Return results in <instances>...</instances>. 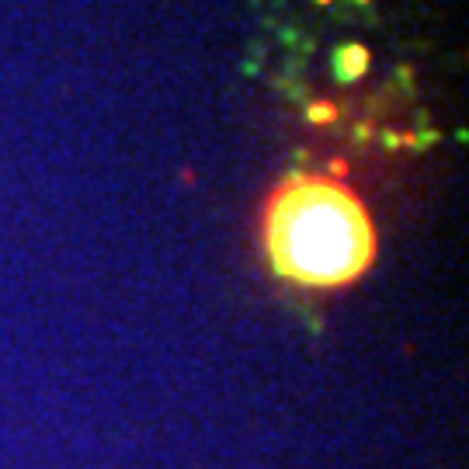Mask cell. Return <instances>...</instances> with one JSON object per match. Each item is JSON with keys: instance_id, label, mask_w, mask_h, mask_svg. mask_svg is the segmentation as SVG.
<instances>
[{"instance_id": "3957f363", "label": "cell", "mask_w": 469, "mask_h": 469, "mask_svg": "<svg viewBox=\"0 0 469 469\" xmlns=\"http://www.w3.org/2000/svg\"><path fill=\"white\" fill-rule=\"evenodd\" d=\"M306 115H310V122H331V118H337V108L334 105H313Z\"/></svg>"}, {"instance_id": "6da1fadb", "label": "cell", "mask_w": 469, "mask_h": 469, "mask_svg": "<svg viewBox=\"0 0 469 469\" xmlns=\"http://www.w3.org/2000/svg\"><path fill=\"white\" fill-rule=\"evenodd\" d=\"M265 250L271 268L306 289L355 282L376 258V230L348 184L292 174L265 202Z\"/></svg>"}, {"instance_id": "277c9868", "label": "cell", "mask_w": 469, "mask_h": 469, "mask_svg": "<svg viewBox=\"0 0 469 469\" xmlns=\"http://www.w3.org/2000/svg\"><path fill=\"white\" fill-rule=\"evenodd\" d=\"M320 4H331V0H320Z\"/></svg>"}, {"instance_id": "7a4b0ae2", "label": "cell", "mask_w": 469, "mask_h": 469, "mask_svg": "<svg viewBox=\"0 0 469 469\" xmlns=\"http://www.w3.org/2000/svg\"><path fill=\"white\" fill-rule=\"evenodd\" d=\"M369 63H372V56H369V49L361 42H348V45H341L337 49V56H334V70H337V77L341 80H361V73L369 70Z\"/></svg>"}]
</instances>
